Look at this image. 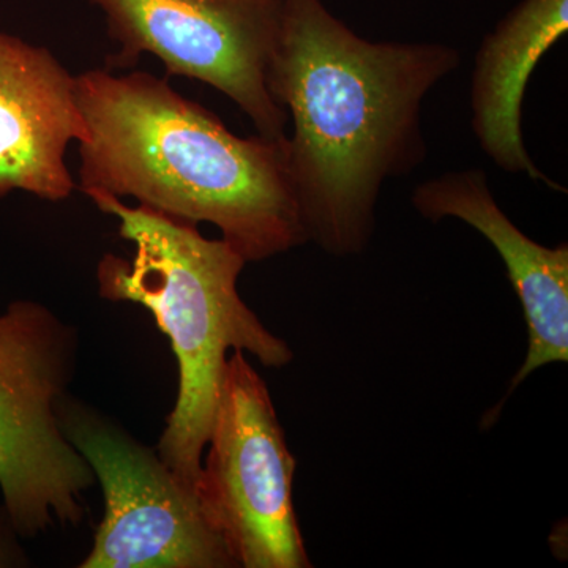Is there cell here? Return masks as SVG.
Wrapping results in <instances>:
<instances>
[{"label":"cell","instance_id":"obj_1","mask_svg":"<svg viewBox=\"0 0 568 568\" xmlns=\"http://www.w3.org/2000/svg\"><path fill=\"white\" fill-rule=\"evenodd\" d=\"M462 62L444 43L372 41L323 0H284L267 88L293 122L287 171L306 239L362 253L384 183L426 159V95Z\"/></svg>","mask_w":568,"mask_h":568},{"label":"cell","instance_id":"obj_2","mask_svg":"<svg viewBox=\"0 0 568 568\" xmlns=\"http://www.w3.org/2000/svg\"><path fill=\"white\" fill-rule=\"evenodd\" d=\"M88 126L82 193L132 196L181 222L212 223L246 263L308 242L286 138L235 136L213 112L145 71L77 77Z\"/></svg>","mask_w":568,"mask_h":568},{"label":"cell","instance_id":"obj_3","mask_svg":"<svg viewBox=\"0 0 568 568\" xmlns=\"http://www.w3.org/2000/svg\"><path fill=\"white\" fill-rule=\"evenodd\" d=\"M85 196L119 220V234L134 246L132 257L100 261V294L148 308L173 346L179 394L159 457L196 489L227 351L252 354L265 366L290 364L293 353L242 301L237 280L246 261L227 242L112 194L93 190Z\"/></svg>","mask_w":568,"mask_h":568},{"label":"cell","instance_id":"obj_4","mask_svg":"<svg viewBox=\"0 0 568 568\" xmlns=\"http://www.w3.org/2000/svg\"><path fill=\"white\" fill-rule=\"evenodd\" d=\"M71 355L69 328L44 306L14 302L0 315V489L24 537L77 525L95 481L59 416Z\"/></svg>","mask_w":568,"mask_h":568},{"label":"cell","instance_id":"obj_5","mask_svg":"<svg viewBox=\"0 0 568 568\" xmlns=\"http://www.w3.org/2000/svg\"><path fill=\"white\" fill-rule=\"evenodd\" d=\"M196 496L235 567H312L293 504L295 459L263 377L242 351L224 366Z\"/></svg>","mask_w":568,"mask_h":568},{"label":"cell","instance_id":"obj_6","mask_svg":"<svg viewBox=\"0 0 568 568\" xmlns=\"http://www.w3.org/2000/svg\"><path fill=\"white\" fill-rule=\"evenodd\" d=\"M119 50L103 69L160 59L170 77L211 85L233 100L267 140L286 138L287 114L267 88L284 0H91Z\"/></svg>","mask_w":568,"mask_h":568},{"label":"cell","instance_id":"obj_7","mask_svg":"<svg viewBox=\"0 0 568 568\" xmlns=\"http://www.w3.org/2000/svg\"><path fill=\"white\" fill-rule=\"evenodd\" d=\"M67 439L102 485L104 515L82 568L235 567L196 489L159 455L91 414L59 409Z\"/></svg>","mask_w":568,"mask_h":568},{"label":"cell","instance_id":"obj_8","mask_svg":"<svg viewBox=\"0 0 568 568\" xmlns=\"http://www.w3.org/2000/svg\"><path fill=\"white\" fill-rule=\"evenodd\" d=\"M85 140L77 77L47 48L0 32V196L67 200L77 189L67 149Z\"/></svg>","mask_w":568,"mask_h":568},{"label":"cell","instance_id":"obj_9","mask_svg":"<svg viewBox=\"0 0 568 568\" xmlns=\"http://www.w3.org/2000/svg\"><path fill=\"white\" fill-rule=\"evenodd\" d=\"M414 209L429 222L462 220L487 237L506 264L528 323L529 349L510 390L549 364L568 361V246L537 244L497 205L481 170L452 171L416 186Z\"/></svg>","mask_w":568,"mask_h":568},{"label":"cell","instance_id":"obj_10","mask_svg":"<svg viewBox=\"0 0 568 568\" xmlns=\"http://www.w3.org/2000/svg\"><path fill=\"white\" fill-rule=\"evenodd\" d=\"M568 32V0H523L481 41L470 78V123L500 170L562 192L538 170L523 138V100L532 71Z\"/></svg>","mask_w":568,"mask_h":568}]
</instances>
